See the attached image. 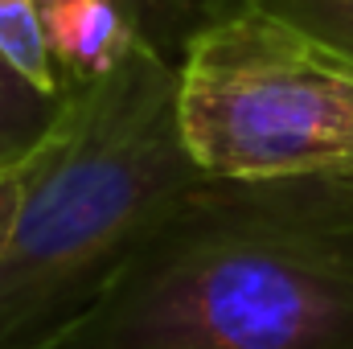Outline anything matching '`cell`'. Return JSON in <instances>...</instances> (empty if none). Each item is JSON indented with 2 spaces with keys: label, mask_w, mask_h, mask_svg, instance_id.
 <instances>
[{
  "label": "cell",
  "mask_w": 353,
  "mask_h": 349,
  "mask_svg": "<svg viewBox=\"0 0 353 349\" xmlns=\"http://www.w3.org/2000/svg\"><path fill=\"white\" fill-rule=\"evenodd\" d=\"M41 349H353V177H201Z\"/></svg>",
  "instance_id": "obj_1"
},
{
  "label": "cell",
  "mask_w": 353,
  "mask_h": 349,
  "mask_svg": "<svg viewBox=\"0 0 353 349\" xmlns=\"http://www.w3.org/2000/svg\"><path fill=\"white\" fill-rule=\"evenodd\" d=\"M176 62L136 46L66 94L54 136L29 157L0 251V349H41L107 292L176 201L201 181L176 107Z\"/></svg>",
  "instance_id": "obj_2"
},
{
  "label": "cell",
  "mask_w": 353,
  "mask_h": 349,
  "mask_svg": "<svg viewBox=\"0 0 353 349\" xmlns=\"http://www.w3.org/2000/svg\"><path fill=\"white\" fill-rule=\"evenodd\" d=\"M189 157L210 177H353V62L247 4L176 62Z\"/></svg>",
  "instance_id": "obj_3"
},
{
  "label": "cell",
  "mask_w": 353,
  "mask_h": 349,
  "mask_svg": "<svg viewBox=\"0 0 353 349\" xmlns=\"http://www.w3.org/2000/svg\"><path fill=\"white\" fill-rule=\"evenodd\" d=\"M33 4L62 94L90 87L140 46V33L111 0H33Z\"/></svg>",
  "instance_id": "obj_4"
},
{
  "label": "cell",
  "mask_w": 353,
  "mask_h": 349,
  "mask_svg": "<svg viewBox=\"0 0 353 349\" xmlns=\"http://www.w3.org/2000/svg\"><path fill=\"white\" fill-rule=\"evenodd\" d=\"M66 99L33 87L4 54H0V169L25 165L62 123Z\"/></svg>",
  "instance_id": "obj_5"
},
{
  "label": "cell",
  "mask_w": 353,
  "mask_h": 349,
  "mask_svg": "<svg viewBox=\"0 0 353 349\" xmlns=\"http://www.w3.org/2000/svg\"><path fill=\"white\" fill-rule=\"evenodd\" d=\"M0 54L33 83V87L62 94L50 54H46V37L37 25V4L33 0H0ZM66 99V94H62Z\"/></svg>",
  "instance_id": "obj_6"
},
{
  "label": "cell",
  "mask_w": 353,
  "mask_h": 349,
  "mask_svg": "<svg viewBox=\"0 0 353 349\" xmlns=\"http://www.w3.org/2000/svg\"><path fill=\"white\" fill-rule=\"evenodd\" d=\"M353 62V0H251Z\"/></svg>",
  "instance_id": "obj_7"
},
{
  "label": "cell",
  "mask_w": 353,
  "mask_h": 349,
  "mask_svg": "<svg viewBox=\"0 0 353 349\" xmlns=\"http://www.w3.org/2000/svg\"><path fill=\"white\" fill-rule=\"evenodd\" d=\"M111 4L128 17V25L140 33V41L152 46L169 62H181L189 37L197 33V21L189 17L185 0H111Z\"/></svg>",
  "instance_id": "obj_8"
},
{
  "label": "cell",
  "mask_w": 353,
  "mask_h": 349,
  "mask_svg": "<svg viewBox=\"0 0 353 349\" xmlns=\"http://www.w3.org/2000/svg\"><path fill=\"white\" fill-rule=\"evenodd\" d=\"M25 169H29V161H25V165H8V169H0V251H4V243H8L12 222H17V210H21Z\"/></svg>",
  "instance_id": "obj_9"
},
{
  "label": "cell",
  "mask_w": 353,
  "mask_h": 349,
  "mask_svg": "<svg viewBox=\"0 0 353 349\" xmlns=\"http://www.w3.org/2000/svg\"><path fill=\"white\" fill-rule=\"evenodd\" d=\"M247 4H251V0H185V8H189V17L197 21V29L210 25V21H222V17L243 12Z\"/></svg>",
  "instance_id": "obj_10"
}]
</instances>
